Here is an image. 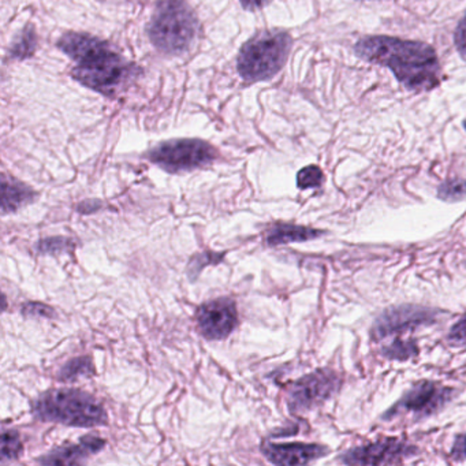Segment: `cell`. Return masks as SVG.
I'll return each instance as SVG.
<instances>
[{
  "label": "cell",
  "instance_id": "6da1fadb",
  "mask_svg": "<svg viewBox=\"0 0 466 466\" xmlns=\"http://www.w3.org/2000/svg\"><path fill=\"white\" fill-rule=\"evenodd\" d=\"M58 48L75 62L72 75L81 85L107 98L141 74L137 64L126 61L109 43L83 34H64Z\"/></svg>",
  "mask_w": 466,
  "mask_h": 466
},
{
  "label": "cell",
  "instance_id": "7a4b0ae2",
  "mask_svg": "<svg viewBox=\"0 0 466 466\" xmlns=\"http://www.w3.org/2000/svg\"><path fill=\"white\" fill-rule=\"evenodd\" d=\"M354 53L369 63L389 67L411 91H431L441 83V63L436 51L420 42L390 36L358 40Z\"/></svg>",
  "mask_w": 466,
  "mask_h": 466
},
{
  "label": "cell",
  "instance_id": "3957f363",
  "mask_svg": "<svg viewBox=\"0 0 466 466\" xmlns=\"http://www.w3.org/2000/svg\"><path fill=\"white\" fill-rule=\"evenodd\" d=\"M34 413L42 422L70 427H96L109 420L103 405L88 393L74 389L50 390L37 398Z\"/></svg>",
  "mask_w": 466,
  "mask_h": 466
},
{
  "label": "cell",
  "instance_id": "277c9868",
  "mask_svg": "<svg viewBox=\"0 0 466 466\" xmlns=\"http://www.w3.org/2000/svg\"><path fill=\"white\" fill-rule=\"evenodd\" d=\"M198 29V17L186 0H158L148 34L161 53L180 55L189 50Z\"/></svg>",
  "mask_w": 466,
  "mask_h": 466
},
{
  "label": "cell",
  "instance_id": "5b68a950",
  "mask_svg": "<svg viewBox=\"0 0 466 466\" xmlns=\"http://www.w3.org/2000/svg\"><path fill=\"white\" fill-rule=\"evenodd\" d=\"M292 44V36L286 32H260L239 51V75L247 83L271 80L286 63Z\"/></svg>",
  "mask_w": 466,
  "mask_h": 466
},
{
  "label": "cell",
  "instance_id": "8992f818",
  "mask_svg": "<svg viewBox=\"0 0 466 466\" xmlns=\"http://www.w3.org/2000/svg\"><path fill=\"white\" fill-rule=\"evenodd\" d=\"M148 159L169 172L190 171L217 160L218 150L196 139L170 140L148 152Z\"/></svg>",
  "mask_w": 466,
  "mask_h": 466
},
{
  "label": "cell",
  "instance_id": "52a82bcc",
  "mask_svg": "<svg viewBox=\"0 0 466 466\" xmlns=\"http://www.w3.org/2000/svg\"><path fill=\"white\" fill-rule=\"evenodd\" d=\"M454 389L441 386L435 382H420L406 392L382 419L394 420L405 414L416 420L425 419L442 411L454 398Z\"/></svg>",
  "mask_w": 466,
  "mask_h": 466
},
{
  "label": "cell",
  "instance_id": "ba28073f",
  "mask_svg": "<svg viewBox=\"0 0 466 466\" xmlns=\"http://www.w3.org/2000/svg\"><path fill=\"white\" fill-rule=\"evenodd\" d=\"M341 387V379L330 369H317L293 384L287 406L293 413H304L330 400Z\"/></svg>",
  "mask_w": 466,
  "mask_h": 466
},
{
  "label": "cell",
  "instance_id": "9c48e42d",
  "mask_svg": "<svg viewBox=\"0 0 466 466\" xmlns=\"http://www.w3.org/2000/svg\"><path fill=\"white\" fill-rule=\"evenodd\" d=\"M441 312L425 306H403L387 309L372 325L371 335L376 341L431 325L436 322Z\"/></svg>",
  "mask_w": 466,
  "mask_h": 466
},
{
  "label": "cell",
  "instance_id": "30bf717a",
  "mask_svg": "<svg viewBox=\"0 0 466 466\" xmlns=\"http://www.w3.org/2000/svg\"><path fill=\"white\" fill-rule=\"evenodd\" d=\"M416 451V447L400 439L386 438L350 449L341 455V461L346 465H394L413 457Z\"/></svg>",
  "mask_w": 466,
  "mask_h": 466
},
{
  "label": "cell",
  "instance_id": "8fae6325",
  "mask_svg": "<svg viewBox=\"0 0 466 466\" xmlns=\"http://www.w3.org/2000/svg\"><path fill=\"white\" fill-rule=\"evenodd\" d=\"M196 319L199 330L209 341L228 338L238 325L236 304L230 298H218L203 304L198 309Z\"/></svg>",
  "mask_w": 466,
  "mask_h": 466
},
{
  "label": "cell",
  "instance_id": "7c38bea8",
  "mask_svg": "<svg viewBox=\"0 0 466 466\" xmlns=\"http://www.w3.org/2000/svg\"><path fill=\"white\" fill-rule=\"evenodd\" d=\"M261 451L275 465H306L325 457L330 449L316 443H266Z\"/></svg>",
  "mask_w": 466,
  "mask_h": 466
},
{
  "label": "cell",
  "instance_id": "4fadbf2b",
  "mask_svg": "<svg viewBox=\"0 0 466 466\" xmlns=\"http://www.w3.org/2000/svg\"><path fill=\"white\" fill-rule=\"evenodd\" d=\"M106 441L96 436H85L80 443L73 446H62L40 458L39 462L44 465H75L83 462L91 455L98 454L104 449Z\"/></svg>",
  "mask_w": 466,
  "mask_h": 466
},
{
  "label": "cell",
  "instance_id": "5bb4252c",
  "mask_svg": "<svg viewBox=\"0 0 466 466\" xmlns=\"http://www.w3.org/2000/svg\"><path fill=\"white\" fill-rule=\"evenodd\" d=\"M36 198L37 193L25 183L9 175H2V214L18 211L34 203Z\"/></svg>",
  "mask_w": 466,
  "mask_h": 466
},
{
  "label": "cell",
  "instance_id": "9a60e30c",
  "mask_svg": "<svg viewBox=\"0 0 466 466\" xmlns=\"http://www.w3.org/2000/svg\"><path fill=\"white\" fill-rule=\"evenodd\" d=\"M323 234L325 231L317 228L279 223L271 228V230L267 233L266 239L269 247H279V245L293 244V242L311 241V239L320 238Z\"/></svg>",
  "mask_w": 466,
  "mask_h": 466
},
{
  "label": "cell",
  "instance_id": "2e32d148",
  "mask_svg": "<svg viewBox=\"0 0 466 466\" xmlns=\"http://www.w3.org/2000/svg\"><path fill=\"white\" fill-rule=\"evenodd\" d=\"M37 34L34 25H28L13 42L9 51V58L24 61L31 58L36 53Z\"/></svg>",
  "mask_w": 466,
  "mask_h": 466
},
{
  "label": "cell",
  "instance_id": "e0dca14e",
  "mask_svg": "<svg viewBox=\"0 0 466 466\" xmlns=\"http://www.w3.org/2000/svg\"><path fill=\"white\" fill-rule=\"evenodd\" d=\"M93 364L89 357H78L69 361L59 372V378L64 382H74L80 378L93 375Z\"/></svg>",
  "mask_w": 466,
  "mask_h": 466
},
{
  "label": "cell",
  "instance_id": "ac0fdd59",
  "mask_svg": "<svg viewBox=\"0 0 466 466\" xmlns=\"http://www.w3.org/2000/svg\"><path fill=\"white\" fill-rule=\"evenodd\" d=\"M382 354L389 360L405 361L416 357L419 354V347L412 339H395L393 344L387 345L382 349Z\"/></svg>",
  "mask_w": 466,
  "mask_h": 466
},
{
  "label": "cell",
  "instance_id": "d6986e66",
  "mask_svg": "<svg viewBox=\"0 0 466 466\" xmlns=\"http://www.w3.org/2000/svg\"><path fill=\"white\" fill-rule=\"evenodd\" d=\"M24 452V444L20 433L15 430H4L2 433V462L15 461Z\"/></svg>",
  "mask_w": 466,
  "mask_h": 466
},
{
  "label": "cell",
  "instance_id": "ffe728a7",
  "mask_svg": "<svg viewBox=\"0 0 466 466\" xmlns=\"http://www.w3.org/2000/svg\"><path fill=\"white\" fill-rule=\"evenodd\" d=\"M438 198L447 203L466 200V180H449L438 188Z\"/></svg>",
  "mask_w": 466,
  "mask_h": 466
},
{
  "label": "cell",
  "instance_id": "44dd1931",
  "mask_svg": "<svg viewBox=\"0 0 466 466\" xmlns=\"http://www.w3.org/2000/svg\"><path fill=\"white\" fill-rule=\"evenodd\" d=\"M323 180H325V174L317 166L304 167L297 174V186L303 190L319 188Z\"/></svg>",
  "mask_w": 466,
  "mask_h": 466
},
{
  "label": "cell",
  "instance_id": "7402d4cb",
  "mask_svg": "<svg viewBox=\"0 0 466 466\" xmlns=\"http://www.w3.org/2000/svg\"><path fill=\"white\" fill-rule=\"evenodd\" d=\"M225 253L204 252L200 255L193 256L189 263L190 279H196L200 275V272L206 268L207 266H214V264L220 263L223 260Z\"/></svg>",
  "mask_w": 466,
  "mask_h": 466
},
{
  "label": "cell",
  "instance_id": "603a6c76",
  "mask_svg": "<svg viewBox=\"0 0 466 466\" xmlns=\"http://www.w3.org/2000/svg\"><path fill=\"white\" fill-rule=\"evenodd\" d=\"M73 247V242L62 237H53V238L43 239L37 245V250L44 255H59V253L66 252L69 248Z\"/></svg>",
  "mask_w": 466,
  "mask_h": 466
},
{
  "label": "cell",
  "instance_id": "cb8c5ba5",
  "mask_svg": "<svg viewBox=\"0 0 466 466\" xmlns=\"http://www.w3.org/2000/svg\"><path fill=\"white\" fill-rule=\"evenodd\" d=\"M447 341H449L451 346H466V316L462 317V319L450 330Z\"/></svg>",
  "mask_w": 466,
  "mask_h": 466
},
{
  "label": "cell",
  "instance_id": "d4e9b609",
  "mask_svg": "<svg viewBox=\"0 0 466 466\" xmlns=\"http://www.w3.org/2000/svg\"><path fill=\"white\" fill-rule=\"evenodd\" d=\"M21 311H23L25 316L48 317V319H50V317H55V311H53L51 306L42 303L25 304Z\"/></svg>",
  "mask_w": 466,
  "mask_h": 466
},
{
  "label": "cell",
  "instance_id": "484cf974",
  "mask_svg": "<svg viewBox=\"0 0 466 466\" xmlns=\"http://www.w3.org/2000/svg\"><path fill=\"white\" fill-rule=\"evenodd\" d=\"M454 42L455 45H457L458 53L463 58H466V13L462 20L458 24L457 29H455Z\"/></svg>",
  "mask_w": 466,
  "mask_h": 466
},
{
  "label": "cell",
  "instance_id": "4316f807",
  "mask_svg": "<svg viewBox=\"0 0 466 466\" xmlns=\"http://www.w3.org/2000/svg\"><path fill=\"white\" fill-rule=\"evenodd\" d=\"M451 458L455 461L466 460V433L455 439L454 446H452L451 450Z\"/></svg>",
  "mask_w": 466,
  "mask_h": 466
},
{
  "label": "cell",
  "instance_id": "83f0119b",
  "mask_svg": "<svg viewBox=\"0 0 466 466\" xmlns=\"http://www.w3.org/2000/svg\"><path fill=\"white\" fill-rule=\"evenodd\" d=\"M239 2L248 12H255V10L263 9L264 6L271 4L272 0H239Z\"/></svg>",
  "mask_w": 466,
  "mask_h": 466
},
{
  "label": "cell",
  "instance_id": "f1b7e54d",
  "mask_svg": "<svg viewBox=\"0 0 466 466\" xmlns=\"http://www.w3.org/2000/svg\"><path fill=\"white\" fill-rule=\"evenodd\" d=\"M463 128H465V131H466V121H465V122H463Z\"/></svg>",
  "mask_w": 466,
  "mask_h": 466
}]
</instances>
